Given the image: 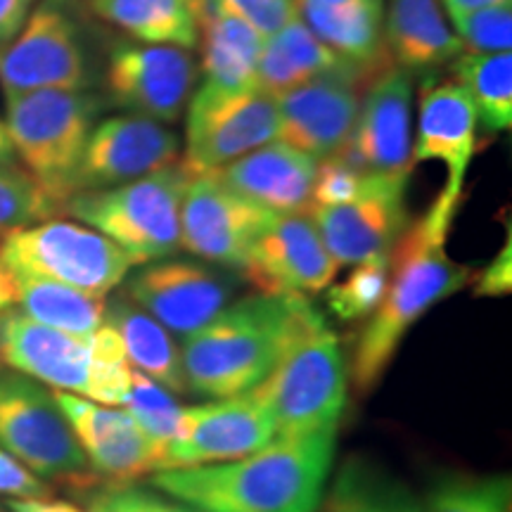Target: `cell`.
Returning a JSON list of instances; mask_svg holds the SVG:
<instances>
[{
    "mask_svg": "<svg viewBox=\"0 0 512 512\" xmlns=\"http://www.w3.org/2000/svg\"><path fill=\"white\" fill-rule=\"evenodd\" d=\"M53 494L50 484L31 475L24 465L0 448V496L5 498H48Z\"/></svg>",
    "mask_w": 512,
    "mask_h": 512,
    "instance_id": "41",
    "label": "cell"
},
{
    "mask_svg": "<svg viewBox=\"0 0 512 512\" xmlns=\"http://www.w3.org/2000/svg\"><path fill=\"white\" fill-rule=\"evenodd\" d=\"M64 204L15 164H0V240L12 230L55 219Z\"/></svg>",
    "mask_w": 512,
    "mask_h": 512,
    "instance_id": "32",
    "label": "cell"
},
{
    "mask_svg": "<svg viewBox=\"0 0 512 512\" xmlns=\"http://www.w3.org/2000/svg\"><path fill=\"white\" fill-rule=\"evenodd\" d=\"M10 512H91L79 505L67 501H55V498H10Z\"/></svg>",
    "mask_w": 512,
    "mask_h": 512,
    "instance_id": "44",
    "label": "cell"
},
{
    "mask_svg": "<svg viewBox=\"0 0 512 512\" xmlns=\"http://www.w3.org/2000/svg\"><path fill=\"white\" fill-rule=\"evenodd\" d=\"M456 36L463 48L470 53L491 55V53H510L512 46V8L510 3L494 5V8H482L463 12V15L451 17Z\"/></svg>",
    "mask_w": 512,
    "mask_h": 512,
    "instance_id": "36",
    "label": "cell"
},
{
    "mask_svg": "<svg viewBox=\"0 0 512 512\" xmlns=\"http://www.w3.org/2000/svg\"><path fill=\"white\" fill-rule=\"evenodd\" d=\"M363 88L349 79H313L278 95L283 143L318 162L337 155L351 136Z\"/></svg>",
    "mask_w": 512,
    "mask_h": 512,
    "instance_id": "21",
    "label": "cell"
},
{
    "mask_svg": "<svg viewBox=\"0 0 512 512\" xmlns=\"http://www.w3.org/2000/svg\"><path fill=\"white\" fill-rule=\"evenodd\" d=\"M12 273H31L105 299L124 283L131 259L91 226L48 219L12 230L0 240Z\"/></svg>",
    "mask_w": 512,
    "mask_h": 512,
    "instance_id": "10",
    "label": "cell"
},
{
    "mask_svg": "<svg viewBox=\"0 0 512 512\" xmlns=\"http://www.w3.org/2000/svg\"><path fill=\"white\" fill-rule=\"evenodd\" d=\"M389 280V252L375 254L354 266L342 283L330 285L325 302L339 320L370 318L382 304Z\"/></svg>",
    "mask_w": 512,
    "mask_h": 512,
    "instance_id": "34",
    "label": "cell"
},
{
    "mask_svg": "<svg viewBox=\"0 0 512 512\" xmlns=\"http://www.w3.org/2000/svg\"><path fill=\"white\" fill-rule=\"evenodd\" d=\"M328 512H418L413 503L389 491H373L351 484V479L335 491Z\"/></svg>",
    "mask_w": 512,
    "mask_h": 512,
    "instance_id": "40",
    "label": "cell"
},
{
    "mask_svg": "<svg viewBox=\"0 0 512 512\" xmlns=\"http://www.w3.org/2000/svg\"><path fill=\"white\" fill-rule=\"evenodd\" d=\"M297 15L311 34L347 57L349 62L377 76L392 67L384 46V0H349V3H320L297 0Z\"/></svg>",
    "mask_w": 512,
    "mask_h": 512,
    "instance_id": "26",
    "label": "cell"
},
{
    "mask_svg": "<svg viewBox=\"0 0 512 512\" xmlns=\"http://www.w3.org/2000/svg\"><path fill=\"white\" fill-rule=\"evenodd\" d=\"M320 3H330V5H339V3H349V0H320Z\"/></svg>",
    "mask_w": 512,
    "mask_h": 512,
    "instance_id": "50",
    "label": "cell"
},
{
    "mask_svg": "<svg viewBox=\"0 0 512 512\" xmlns=\"http://www.w3.org/2000/svg\"><path fill=\"white\" fill-rule=\"evenodd\" d=\"M91 512H202L138 484H95L81 491Z\"/></svg>",
    "mask_w": 512,
    "mask_h": 512,
    "instance_id": "37",
    "label": "cell"
},
{
    "mask_svg": "<svg viewBox=\"0 0 512 512\" xmlns=\"http://www.w3.org/2000/svg\"><path fill=\"white\" fill-rule=\"evenodd\" d=\"M463 188L446 183L422 214L389 249V280L382 304L368 318L351 356L349 377L356 392L368 394L394 361L403 337L434 306L470 283L472 268L446 252Z\"/></svg>",
    "mask_w": 512,
    "mask_h": 512,
    "instance_id": "1",
    "label": "cell"
},
{
    "mask_svg": "<svg viewBox=\"0 0 512 512\" xmlns=\"http://www.w3.org/2000/svg\"><path fill=\"white\" fill-rule=\"evenodd\" d=\"M510 3V0H441V5H446L448 15L456 17L463 15V12L482 10V8H494V5Z\"/></svg>",
    "mask_w": 512,
    "mask_h": 512,
    "instance_id": "46",
    "label": "cell"
},
{
    "mask_svg": "<svg viewBox=\"0 0 512 512\" xmlns=\"http://www.w3.org/2000/svg\"><path fill=\"white\" fill-rule=\"evenodd\" d=\"M0 512H3V508H0Z\"/></svg>",
    "mask_w": 512,
    "mask_h": 512,
    "instance_id": "51",
    "label": "cell"
},
{
    "mask_svg": "<svg viewBox=\"0 0 512 512\" xmlns=\"http://www.w3.org/2000/svg\"><path fill=\"white\" fill-rule=\"evenodd\" d=\"M318 159L287 143H268L214 171L223 185L273 214H306Z\"/></svg>",
    "mask_w": 512,
    "mask_h": 512,
    "instance_id": "22",
    "label": "cell"
},
{
    "mask_svg": "<svg viewBox=\"0 0 512 512\" xmlns=\"http://www.w3.org/2000/svg\"><path fill=\"white\" fill-rule=\"evenodd\" d=\"M273 211L223 185L214 174L190 178L181 202V249L211 264L238 268L273 221Z\"/></svg>",
    "mask_w": 512,
    "mask_h": 512,
    "instance_id": "17",
    "label": "cell"
},
{
    "mask_svg": "<svg viewBox=\"0 0 512 512\" xmlns=\"http://www.w3.org/2000/svg\"><path fill=\"white\" fill-rule=\"evenodd\" d=\"M126 297L171 335L185 339L226 309L230 283L214 268L195 261L159 259L128 280Z\"/></svg>",
    "mask_w": 512,
    "mask_h": 512,
    "instance_id": "20",
    "label": "cell"
},
{
    "mask_svg": "<svg viewBox=\"0 0 512 512\" xmlns=\"http://www.w3.org/2000/svg\"><path fill=\"white\" fill-rule=\"evenodd\" d=\"M313 79H349L368 86L375 79L366 69L337 55L311 34L299 17H294L278 34L264 38L256 67V86L271 95H283Z\"/></svg>",
    "mask_w": 512,
    "mask_h": 512,
    "instance_id": "24",
    "label": "cell"
},
{
    "mask_svg": "<svg viewBox=\"0 0 512 512\" xmlns=\"http://www.w3.org/2000/svg\"><path fill=\"white\" fill-rule=\"evenodd\" d=\"M275 441L271 418L252 394L188 406L176 441L164 448L159 470L233 463Z\"/></svg>",
    "mask_w": 512,
    "mask_h": 512,
    "instance_id": "16",
    "label": "cell"
},
{
    "mask_svg": "<svg viewBox=\"0 0 512 512\" xmlns=\"http://www.w3.org/2000/svg\"><path fill=\"white\" fill-rule=\"evenodd\" d=\"M34 5L36 0H0V48L19 34Z\"/></svg>",
    "mask_w": 512,
    "mask_h": 512,
    "instance_id": "43",
    "label": "cell"
},
{
    "mask_svg": "<svg viewBox=\"0 0 512 512\" xmlns=\"http://www.w3.org/2000/svg\"><path fill=\"white\" fill-rule=\"evenodd\" d=\"M413 74L387 67L366 88L351 136L337 157L363 174H411Z\"/></svg>",
    "mask_w": 512,
    "mask_h": 512,
    "instance_id": "14",
    "label": "cell"
},
{
    "mask_svg": "<svg viewBox=\"0 0 512 512\" xmlns=\"http://www.w3.org/2000/svg\"><path fill=\"white\" fill-rule=\"evenodd\" d=\"M192 5H195V10H197V17H200V12H202V8H204V3H207V0H190Z\"/></svg>",
    "mask_w": 512,
    "mask_h": 512,
    "instance_id": "49",
    "label": "cell"
},
{
    "mask_svg": "<svg viewBox=\"0 0 512 512\" xmlns=\"http://www.w3.org/2000/svg\"><path fill=\"white\" fill-rule=\"evenodd\" d=\"M3 316V313H0ZM5 361H3V320H0V370H3Z\"/></svg>",
    "mask_w": 512,
    "mask_h": 512,
    "instance_id": "48",
    "label": "cell"
},
{
    "mask_svg": "<svg viewBox=\"0 0 512 512\" xmlns=\"http://www.w3.org/2000/svg\"><path fill=\"white\" fill-rule=\"evenodd\" d=\"M202 86L216 91H245L256 86V67L264 36L238 17H230L204 3L197 17Z\"/></svg>",
    "mask_w": 512,
    "mask_h": 512,
    "instance_id": "27",
    "label": "cell"
},
{
    "mask_svg": "<svg viewBox=\"0 0 512 512\" xmlns=\"http://www.w3.org/2000/svg\"><path fill=\"white\" fill-rule=\"evenodd\" d=\"M17 304V285L15 275L8 268V264L0 256V313L12 309Z\"/></svg>",
    "mask_w": 512,
    "mask_h": 512,
    "instance_id": "45",
    "label": "cell"
},
{
    "mask_svg": "<svg viewBox=\"0 0 512 512\" xmlns=\"http://www.w3.org/2000/svg\"><path fill=\"white\" fill-rule=\"evenodd\" d=\"M178 155L181 140L162 121L136 114L107 117L88 138L74 176V195L138 181L176 164Z\"/></svg>",
    "mask_w": 512,
    "mask_h": 512,
    "instance_id": "18",
    "label": "cell"
},
{
    "mask_svg": "<svg viewBox=\"0 0 512 512\" xmlns=\"http://www.w3.org/2000/svg\"><path fill=\"white\" fill-rule=\"evenodd\" d=\"M316 223L306 214H275L256 235L240 273L259 294H318L337 275Z\"/></svg>",
    "mask_w": 512,
    "mask_h": 512,
    "instance_id": "15",
    "label": "cell"
},
{
    "mask_svg": "<svg viewBox=\"0 0 512 512\" xmlns=\"http://www.w3.org/2000/svg\"><path fill=\"white\" fill-rule=\"evenodd\" d=\"M275 138H280L275 95L259 86L245 91L200 86L190 98L181 166L190 178L214 174Z\"/></svg>",
    "mask_w": 512,
    "mask_h": 512,
    "instance_id": "11",
    "label": "cell"
},
{
    "mask_svg": "<svg viewBox=\"0 0 512 512\" xmlns=\"http://www.w3.org/2000/svg\"><path fill=\"white\" fill-rule=\"evenodd\" d=\"M3 361L15 373L102 406H124L131 389V366L114 328L102 320L91 335H69L24 316L3 311Z\"/></svg>",
    "mask_w": 512,
    "mask_h": 512,
    "instance_id": "4",
    "label": "cell"
},
{
    "mask_svg": "<svg viewBox=\"0 0 512 512\" xmlns=\"http://www.w3.org/2000/svg\"><path fill=\"white\" fill-rule=\"evenodd\" d=\"M102 22L150 46H197V10L190 0H91Z\"/></svg>",
    "mask_w": 512,
    "mask_h": 512,
    "instance_id": "29",
    "label": "cell"
},
{
    "mask_svg": "<svg viewBox=\"0 0 512 512\" xmlns=\"http://www.w3.org/2000/svg\"><path fill=\"white\" fill-rule=\"evenodd\" d=\"M105 323L119 335L128 366L162 384L171 394H190L181 347L162 323L133 304L126 294L107 302Z\"/></svg>",
    "mask_w": 512,
    "mask_h": 512,
    "instance_id": "28",
    "label": "cell"
},
{
    "mask_svg": "<svg viewBox=\"0 0 512 512\" xmlns=\"http://www.w3.org/2000/svg\"><path fill=\"white\" fill-rule=\"evenodd\" d=\"M408 178L411 174H366L361 192L351 202L309 209L337 268L387 254L406 233L411 226Z\"/></svg>",
    "mask_w": 512,
    "mask_h": 512,
    "instance_id": "13",
    "label": "cell"
},
{
    "mask_svg": "<svg viewBox=\"0 0 512 512\" xmlns=\"http://www.w3.org/2000/svg\"><path fill=\"white\" fill-rule=\"evenodd\" d=\"M197 76L190 50L121 41L107 57L102 86L107 102L119 110L174 124L183 117Z\"/></svg>",
    "mask_w": 512,
    "mask_h": 512,
    "instance_id": "12",
    "label": "cell"
},
{
    "mask_svg": "<svg viewBox=\"0 0 512 512\" xmlns=\"http://www.w3.org/2000/svg\"><path fill=\"white\" fill-rule=\"evenodd\" d=\"M211 8L238 17L268 38L297 17V0H207Z\"/></svg>",
    "mask_w": 512,
    "mask_h": 512,
    "instance_id": "39",
    "label": "cell"
},
{
    "mask_svg": "<svg viewBox=\"0 0 512 512\" xmlns=\"http://www.w3.org/2000/svg\"><path fill=\"white\" fill-rule=\"evenodd\" d=\"M477 152V112L456 81H425L420 88L415 162H444L448 181L465 188V176Z\"/></svg>",
    "mask_w": 512,
    "mask_h": 512,
    "instance_id": "23",
    "label": "cell"
},
{
    "mask_svg": "<svg viewBox=\"0 0 512 512\" xmlns=\"http://www.w3.org/2000/svg\"><path fill=\"white\" fill-rule=\"evenodd\" d=\"M12 275L17 285L19 311L36 323L69 332V335H91L105 320L107 299L31 273Z\"/></svg>",
    "mask_w": 512,
    "mask_h": 512,
    "instance_id": "30",
    "label": "cell"
},
{
    "mask_svg": "<svg viewBox=\"0 0 512 512\" xmlns=\"http://www.w3.org/2000/svg\"><path fill=\"white\" fill-rule=\"evenodd\" d=\"M15 159V150H12V143L8 138V131H5V124L0 121V164H12Z\"/></svg>",
    "mask_w": 512,
    "mask_h": 512,
    "instance_id": "47",
    "label": "cell"
},
{
    "mask_svg": "<svg viewBox=\"0 0 512 512\" xmlns=\"http://www.w3.org/2000/svg\"><path fill=\"white\" fill-rule=\"evenodd\" d=\"M363 171H358L342 157L332 155L318 162L311 188V207H339L361 192Z\"/></svg>",
    "mask_w": 512,
    "mask_h": 512,
    "instance_id": "38",
    "label": "cell"
},
{
    "mask_svg": "<svg viewBox=\"0 0 512 512\" xmlns=\"http://www.w3.org/2000/svg\"><path fill=\"white\" fill-rule=\"evenodd\" d=\"M105 100L91 91L5 95V131L12 150L57 202L74 195V176Z\"/></svg>",
    "mask_w": 512,
    "mask_h": 512,
    "instance_id": "7",
    "label": "cell"
},
{
    "mask_svg": "<svg viewBox=\"0 0 512 512\" xmlns=\"http://www.w3.org/2000/svg\"><path fill=\"white\" fill-rule=\"evenodd\" d=\"M121 408L138 422L147 437L164 448L181 434L185 406L174 399L169 389L138 370H131V389Z\"/></svg>",
    "mask_w": 512,
    "mask_h": 512,
    "instance_id": "33",
    "label": "cell"
},
{
    "mask_svg": "<svg viewBox=\"0 0 512 512\" xmlns=\"http://www.w3.org/2000/svg\"><path fill=\"white\" fill-rule=\"evenodd\" d=\"M93 83V53L76 0H41L19 34L0 48L5 95L88 91Z\"/></svg>",
    "mask_w": 512,
    "mask_h": 512,
    "instance_id": "9",
    "label": "cell"
},
{
    "mask_svg": "<svg viewBox=\"0 0 512 512\" xmlns=\"http://www.w3.org/2000/svg\"><path fill=\"white\" fill-rule=\"evenodd\" d=\"M53 394L102 484H136L159 470L164 446L147 437L124 408L102 406L67 392Z\"/></svg>",
    "mask_w": 512,
    "mask_h": 512,
    "instance_id": "19",
    "label": "cell"
},
{
    "mask_svg": "<svg viewBox=\"0 0 512 512\" xmlns=\"http://www.w3.org/2000/svg\"><path fill=\"white\" fill-rule=\"evenodd\" d=\"M349 373L335 332L311 306L271 375L252 389L271 418L275 439L337 432L347 406Z\"/></svg>",
    "mask_w": 512,
    "mask_h": 512,
    "instance_id": "5",
    "label": "cell"
},
{
    "mask_svg": "<svg viewBox=\"0 0 512 512\" xmlns=\"http://www.w3.org/2000/svg\"><path fill=\"white\" fill-rule=\"evenodd\" d=\"M512 482L498 477L444 479L432 491L427 512H510Z\"/></svg>",
    "mask_w": 512,
    "mask_h": 512,
    "instance_id": "35",
    "label": "cell"
},
{
    "mask_svg": "<svg viewBox=\"0 0 512 512\" xmlns=\"http://www.w3.org/2000/svg\"><path fill=\"white\" fill-rule=\"evenodd\" d=\"M188 181V171L176 162L117 188L76 192L64 211L110 238L133 266H145L181 249V202Z\"/></svg>",
    "mask_w": 512,
    "mask_h": 512,
    "instance_id": "6",
    "label": "cell"
},
{
    "mask_svg": "<svg viewBox=\"0 0 512 512\" xmlns=\"http://www.w3.org/2000/svg\"><path fill=\"white\" fill-rule=\"evenodd\" d=\"M512 266H510V238L498 256L484 268V273L475 280L477 297H503L510 292Z\"/></svg>",
    "mask_w": 512,
    "mask_h": 512,
    "instance_id": "42",
    "label": "cell"
},
{
    "mask_svg": "<svg viewBox=\"0 0 512 512\" xmlns=\"http://www.w3.org/2000/svg\"><path fill=\"white\" fill-rule=\"evenodd\" d=\"M384 46L392 64L413 76L446 67L463 55V43L448 24L441 0H389Z\"/></svg>",
    "mask_w": 512,
    "mask_h": 512,
    "instance_id": "25",
    "label": "cell"
},
{
    "mask_svg": "<svg viewBox=\"0 0 512 512\" xmlns=\"http://www.w3.org/2000/svg\"><path fill=\"white\" fill-rule=\"evenodd\" d=\"M0 448L46 484H67L79 494L102 484L53 389L15 370H0Z\"/></svg>",
    "mask_w": 512,
    "mask_h": 512,
    "instance_id": "8",
    "label": "cell"
},
{
    "mask_svg": "<svg viewBox=\"0 0 512 512\" xmlns=\"http://www.w3.org/2000/svg\"><path fill=\"white\" fill-rule=\"evenodd\" d=\"M453 76L475 105L477 121L489 133L510 131L512 126V55L467 53L453 60Z\"/></svg>",
    "mask_w": 512,
    "mask_h": 512,
    "instance_id": "31",
    "label": "cell"
},
{
    "mask_svg": "<svg viewBox=\"0 0 512 512\" xmlns=\"http://www.w3.org/2000/svg\"><path fill=\"white\" fill-rule=\"evenodd\" d=\"M337 432L275 439L233 463L181 467L152 475V486L202 512H316Z\"/></svg>",
    "mask_w": 512,
    "mask_h": 512,
    "instance_id": "2",
    "label": "cell"
},
{
    "mask_svg": "<svg viewBox=\"0 0 512 512\" xmlns=\"http://www.w3.org/2000/svg\"><path fill=\"white\" fill-rule=\"evenodd\" d=\"M311 306V299L302 294L259 292L226 306L183 339L188 392L209 401L252 392L271 375Z\"/></svg>",
    "mask_w": 512,
    "mask_h": 512,
    "instance_id": "3",
    "label": "cell"
}]
</instances>
